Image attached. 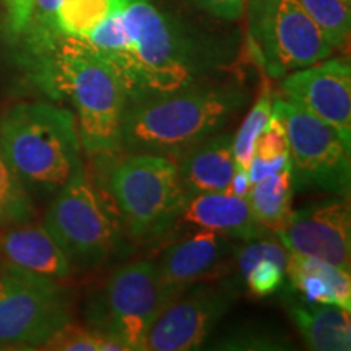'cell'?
<instances>
[{"instance_id": "obj_1", "label": "cell", "mask_w": 351, "mask_h": 351, "mask_svg": "<svg viewBox=\"0 0 351 351\" xmlns=\"http://www.w3.org/2000/svg\"><path fill=\"white\" fill-rule=\"evenodd\" d=\"M119 13L124 41L103 57L121 73L127 103L212 82L218 60L152 0H124Z\"/></svg>"}, {"instance_id": "obj_2", "label": "cell", "mask_w": 351, "mask_h": 351, "mask_svg": "<svg viewBox=\"0 0 351 351\" xmlns=\"http://www.w3.org/2000/svg\"><path fill=\"white\" fill-rule=\"evenodd\" d=\"M247 103L244 86L215 82L132 101L122 117L121 150L176 161L195 143L225 130Z\"/></svg>"}, {"instance_id": "obj_3", "label": "cell", "mask_w": 351, "mask_h": 351, "mask_svg": "<svg viewBox=\"0 0 351 351\" xmlns=\"http://www.w3.org/2000/svg\"><path fill=\"white\" fill-rule=\"evenodd\" d=\"M32 57L44 90L72 101L82 148L88 153L121 152L127 91L116 67L83 39L67 36Z\"/></svg>"}, {"instance_id": "obj_4", "label": "cell", "mask_w": 351, "mask_h": 351, "mask_svg": "<svg viewBox=\"0 0 351 351\" xmlns=\"http://www.w3.org/2000/svg\"><path fill=\"white\" fill-rule=\"evenodd\" d=\"M0 152L29 195L52 197L82 161L75 114L41 101L13 104L0 116Z\"/></svg>"}, {"instance_id": "obj_5", "label": "cell", "mask_w": 351, "mask_h": 351, "mask_svg": "<svg viewBox=\"0 0 351 351\" xmlns=\"http://www.w3.org/2000/svg\"><path fill=\"white\" fill-rule=\"evenodd\" d=\"M169 301L155 261L124 263L88 301L86 327L117 340L127 351H143L152 324Z\"/></svg>"}, {"instance_id": "obj_6", "label": "cell", "mask_w": 351, "mask_h": 351, "mask_svg": "<svg viewBox=\"0 0 351 351\" xmlns=\"http://www.w3.org/2000/svg\"><path fill=\"white\" fill-rule=\"evenodd\" d=\"M43 225L67 256L72 269H96L111 257L117 244V228L83 161L52 195Z\"/></svg>"}, {"instance_id": "obj_7", "label": "cell", "mask_w": 351, "mask_h": 351, "mask_svg": "<svg viewBox=\"0 0 351 351\" xmlns=\"http://www.w3.org/2000/svg\"><path fill=\"white\" fill-rule=\"evenodd\" d=\"M254 59L271 78H283L330 57L333 47L298 0H245Z\"/></svg>"}, {"instance_id": "obj_8", "label": "cell", "mask_w": 351, "mask_h": 351, "mask_svg": "<svg viewBox=\"0 0 351 351\" xmlns=\"http://www.w3.org/2000/svg\"><path fill=\"white\" fill-rule=\"evenodd\" d=\"M109 187L117 212L135 241L155 243L184 200L173 160L129 153L112 168Z\"/></svg>"}, {"instance_id": "obj_9", "label": "cell", "mask_w": 351, "mask_h": 351, "mask_svg": "<svg viewBox=\"0 0 351 351\" xmlns=\"http://www.w3.org/2000/svg\"><path fill=\"white\" fill-rule=\"evenodd\" d=\"M70 322L72 293L60 282L0 270V348H43Z\"/></svg>"}, {"instance_id": "obj_10", "label": "cell", "mask_w": 351, "mask_h": 351, "mask_svg": "<svg viewBox=\"0 0 351 351\" xmlns=\"http://www.w3.org/2000/svg\"><path fill=\"white\" fill-rule=\"evenodd\" d=\"M288 138V155L296 189L346 197L351 189V143L332 125L288 99H275Z\"/></svg>"}, {"instance_id": "obj_11", "label": "cell", "mask_w": 351, "mask_h": 351, "mask_svg": "<svg viewBox=\"0 0 351 351\" xmlns=\"http://www.w3.org/2000/svg\"><path fill=\"white\" fill-rule=\"evenodd\" d=\"M238 296L239 291L232 282L191 285L158 314L147 333L145 350L192 351L202 348Z\"/></svg>"}, {"instance_id": "obj_12", "label": "cell", "mask_w": 351, "mask_h": 351, "mask_svg": "<svg viewBox=\"0 0 351 351\" xmlns=\"http://www.w3.org/2000/svg\"><path fill=\"white\" fill-rule=\"evenodd\" d=\"M276 236L288 252L351 270V212L346 197H333L291 212Z\"/></svg>"}, {"instance_id": "obj_13", "label": "cell", "mask_w": 351, "mask_h": 351, "mask_svg": "<svg viewBox=\"0 0 351 351\" xmlns=\"http://www.w3.org/2000/svg\"><path fill=\"white\" fill-rule=\"evenodd\" d=\"M282 95L332 125L351 143V69L346 60L324 59L283 77Z\"/></svg>"}, {"instance_id": "obj_14", "label": "cell", "mask_w": 351, "mask_h": 351, "mask_svg": "<svg viewBox=\"0 0 351 351\" xmlns=\"http://www.w3.org/2000/svg\"><path fill=\"white\" fill-rule=\"evenodd\" d=\"M194 231H215L236 241H249L267 234L254 217L247 200L226 191L184 199L155 243Z\"/></svg>"}, {"instance_id": "obj_15", "label": "cell", "mask_w": 351, "mask_h": 351, "mask_svg": "<svg viewBox=\"0 0 351 351\" xmlns=\"http://www.w3.org/2000/svg\"><path fill=\"white\" fill-rule=\"evenodd\" d=\"M236 239L215 231H194L171 241L156 267L169 300L213 275L236 251Z\"/></svg>"}, {"instance_id": "obj_16", "label": "cell", "mask_w": 351, "mask_h": 351, "mask_svg": "<svg viewBox=\"0 0 351 351\" xmlns=\"http://www.w3.org/2000/svg\"><path fill=\"white\" fill-rule=\"evenodd\" d=\"M231 132H218L195 143L174 161L182 197L225 192L238 165L232 152Z\"/></svg>"}, {"instance_id": "obj_17", "label": "cell", "mask_w": 351, "mask_h": 351, "mask_svg": "<svg viewBox=\"0 0 351 351\" xmlns=\"http://www.w3.org/2000/svg\"><path fill=\"white\" fill-rule=\"evenodd\" d=\"M0 251L8 267L56 282L67 280L73 271L46 226L34 221L10 226L0 239Z\"/></svg>"}, {"instance_id": "obj_18", "label": "cell", "mask_w": 351, "mask_h": 351, "mask_svg": "<svg viewBox=\"0 0 351 351\" xmlns=\"http://www.w3.org/2000/svg\"><path fill=\"white\" fill-rule=\"evenodd\" d=\"M287 276L306 302L351 309L350 271L319 258L288 252Z\"/></svg>"}, {"instance_id": "obj_19", "label": "cell", "mask_w": 351, "mask_h": 351, "mask_svg": "<svg viewBox=\"0 0 351 351\" xmlns=\"http://www.w3.org/2000/svg\"><path fill=\"white\" fill-rule=\"evenodd\" d=\"M287 311L309 350L348 351L351 348L350 311L333 304L302 302L295 298L287 301Z\"/></svg>"}, {"instance_id": "obj_20", "label": "cell", "mask_w": 351, "mask_h": 351, "mask_svg": "<svg viewBox=\"0 0 351 351\" xmlns=\"http://www.w3.org/2000/svg\"><path fill=\"white\" fill-rule=\"evenodd\" d=\"M293 182L291 165L270 178L254 182L247 194V204L254 217L267 232L282 231L291 217Z\"/></svg>"}, {"instance_id": "obj_21", "label": "cell", "mask_w": 351, "mask_h": 351, "mask_svg": "<svg viewBox=\"0 0 351 351\" xmlns=\"http://www.w3.org/2000/svg\"><path fill=\"white\" fill-rule=\"evenodd\" d=\"M124 0H59L57 28L62 36L86 39L121 10Z\"/></svg>"}, {"instance_id": "obj_22", "label": "cell", "mask_w": 351, "mask_h": 351, "mask_svg": "<svg viewBox=\"0 0 351 351\" xmlns=\"http://www.w3.org/2000/svg\"><path fill=\"white\" fill-rule=\"evenodd\" d=\"M210 350L228 351H285L293 350L295 345L280 328L267 324H243L231 328L210 341Z\"/></svg>"}, {"instance_id": "obj_23", "label": "cell", "mask_w": 351, "mask_h": 351, "mask_svg": "<svg viewBox=\"0 0 351 351\" xmlns=\"http://www.w3.org/2000/svg\"><path fill=\"white\" fill-rule=\"evenodd\" d=\"M36 217L33 197L0 152V225L16 226Z\"/></svg>"}, {"instance_id": "obj_24", "label": "cell", "mask_w": 351, "mask_h": 351, "mask_svg": "<svg viewBox=\"0 0 351 351\" xmlns=\"http://www.w3.org/2000/svg\"><path fill=\"white\" fill-rule=\"evenodd\" d=\"M307 15L328 41L337 49L343 47L350 38L351 28V8L343 0H298Z\"/></svg>"}, {"instance_id": "obj_25", "label": "cell", "mask_w": 351, "mask_h": 351, "mask_svg": "<svg viewBox=\"0 0 351 351\" xmlns=\"http://www.w3.org/2000/svg\"><path fill=\"white\" fill-rule=\"evenodd\" d=\"M274 109V95H271L270 86L263 85L258 98L249 111L243 125L239 127L238 134L232 137V152H234V160L238 168L247 169L254 158V143L261 132L269 124Z\"/></svg>"}, {"instance_id": "obj_26", "label": "cell", "mask_w": 351, "mask_h": 351, "mask_svg": "<svg viewBox=\"0 0 351 351\" xmlns=\"http://www.w3.org/2000/svg\"><path fill=\"white\" fill-rule=\"evenodd\" d=\"M57 7L59 0H33L32 19L21 34L26 38L29 56L49 49L62 36L57 28Z\"/></svg>"}, {"instance_id": "obj_27", "label": "cell", "mask_w": 351, "mask_h": 351, "mask_svg": "<svg viewBox=\"0 0 351 351\" xmlns=\"http://www.w3.org/2000/svg\"><path fill=\"white\" fill-rule=\"evenodd\" d=\"M43 350L59 351H127L125 346L111 337L91 330L90 327H80L70 322L60 328L52 339L43 346Z\"/></svg>"}, {"instance_id": "obj_28", "label": "cell", "mask_w": 351, "mask_h": 351, "mask_svg": "<svg viewBox=\"0 0 351 351\" xmlns=\"http://www.w3.org/2000/svg\"><path fill=\"white\" fill-rule=\"evenodd\" d=\"M243 278L249 291L256 296H270L280 291L287 276V265L270 257L257 258L249 269H245Z\"/></svg>"}, {"instance_id": "obj_29", "label": "cell", "mask_w": 351, "mask_h": 351, "mask_svg": "<svg viewBox=\"0 0 351 351\" xmlns=\"http://www.w3.org/2000/svg\"><path fill=\"white\" fill-rule=\"evenodd\" d=\"M283 155H288L287 129H285L282 116L275 109H271L269 124L254 143V156L262 158V160H274Z\"/></svg>"}, {"instance_id": "obj_30", "label": "cell", "mask_w": 351, "mask_h": 351, "mask_svg": "<svg viewBox=\"0 0 351 351\" xmlns=\"http://www.w3.org/2000/svg\"><path fill=\"white\" fill-rule=\"evenodd\" d=\"M5 7L7 28L13 36H21L29 23L33 12V0H2Z\"/></svg>"}, {"instance_id": "obj_31", "label": "cell", "mask_w": 351, "mask_h": 351, "mask_svg": "<svg viewBox=\"0 0 351 351\" xmlns=\"http://www.w3.org/2000/svg\"><path fill=\"white\" fill-rule=\"evenodd\" d=\"M191 2L200 10L226 21L239 20L245 8V0H191Z\"/></svg>"}, {"instance_id": "obj_32", "label": "cell", "mask_w": 351, "mask_h": 351, "mask_svg": "<svg viewBox=\"0 0 351 351\" xmlns=\"http://www.w3.org/2000/svg\"><path fill=\"white\" fill-rule=\"evenodd\" d=\"M289 165H291L289 163V155L274 158V160H262V158L254 156L251 165H249L247 168L249 179H251L252 184L258 182L262 181V179L270 178V176L280 173V171L285 169Z\"/></svg>"}, {"instance_id": "obj_33", "label": "cell", "mask_w": 351, "mask_h": 351, "mask_svg": "<svg viewBox=\"0 0 351 351\" xmlns=\"http://www.w3.org/2000/svg\"><path fill=\"white\" fill-rule=\"evenodd\" d=\"M251 186H252V182H251V179H249L247 169L238 168L236 169L234 176H232L231 184H230V187L226 189V192L247 199V194H249V191H251Z\"/></svg>"}, {"instance_id": "obj_34", "label": "cell", "mask_w": 351, "mask_h": 351, "mask_svg": "<svg viewBox=\"0 0 351 351\" xmlns=\"http://www.w3.org/2000/svg\"><path fill=\"white\" fill-rule=\"evenodd\" d=\"M343 2L345 3H350V5H351V0H343Z\"/></svg>"}]
</instances>
